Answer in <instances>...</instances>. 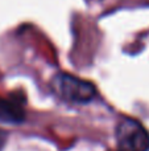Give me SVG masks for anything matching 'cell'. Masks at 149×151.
Returning a JSON list of instances; mask_svg holds the SVG:
<instances>
[{
  "instance_id": "obj_4",
  "label": "cell",
  "mask_w": 149,
  "mask_h": 151,
  "mask_svg": "<svg viewBox=\"0 0 149 151\" xmlns=\"http://www.w3.org/2000/svg\"><path fill=\"white\" fill-rule=\"evenodd\" d=\"M5 138H7V134L0 131V151H1L3 146H4V143H5Z\"/></svg>"
},
{
  "instance_id": "obj_2",
  "label": "cell",
  "mask_w": 149,
  "mask_h": 151,
  "mask_svg": "<svg viewBox=\"0 0 149 151\" xmlns=\"http://www.w3.org/2000/svg\"><path fill=\"white\" fill-rule=\"evenodd\" d=\"M119 151H149L148 130L133 118H123L115 129Z\"/></svg>"
},
{
  "instance_id": "obj_1",
  "label": "cell",
  "mask_w": 149,
  "mask_h": 151,
  "mask_svg": "<svg viewBox=\"0 0 149 151\" xmlns=\"http://www.w3.org/2000/svg\"><path fill=\"white\" fill-rule=\"evenodd\" d=\"M50 86L55 96L71 104H86L96 94L94 83L69 73H57L52 78Z\"/></svg>"
},
{
  "instance_id": "obj_3",
  "label": "cell",
  "mask_w": 149,
  "mask_h": 151,
  "mask_svg": "<svg viewBox=\"0 0 149 151\" xmlns=\"http://www.w3.org/2000/svg\"><path fill=\"white\" fill-rule=\"evenodd\" d=\"M25 119L24 102L17 96L12 94L9 97L0 96V123L7 125H20Z\"/></svg>"
}]
</instances>
